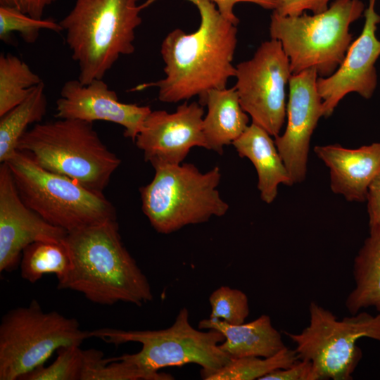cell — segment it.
Instances as JSON below:
<instances>
[{
	"label": "cell",
	"instance_id": "obj_1",
	"mask_svg": "<svg viewBox=\"0 0 380 380\" xmlns=\"http://www.w3.org/2000/svg\"><path fill=\"white\" fill-rule=\"evenodd\" d=\"M187 1L198 10V28L189 34L180 29L168 33L160 47L165 77L134 89L156 87L162 102L177 103L198 96L201 104L208 91L226 88L229 79L235 77L232 61L236 25L225 19L211 1Z\"/></svg>",
	"mask_w": 380,
	"mask_h": 380
},
{
	"label": "cell",
	"instance_id": "obj_2",
	"mask_svg": "<svg viewBox=\"0 0 380 380\" xmlns=\"http://www.w3.org/2000/svg\"><path fill=\"white\" fill-rule=\"evenodd\" d=\"M72 262L59 289L83 294L92 303L125 302L140 306L153 299L148 280L124 246L116 220L68 232Z\"/></svg>",
	"mask_w": 380,
	"mask_h": 380
},
{
	"label": "cell",
	"instance_id": "obj_3",
	"mask_svg": "<svg viewBox=\"0 0 380 380\" xmlns=\"http://www.w3.org/2000/svg\"><path fill=\"white\" fill-rule=\"evenodd\" d=\"M138 1L75 0L59 22L82 84L103 79L120 56L134 52L135 30L144 7Z\"/></svg>",
	"mask_w": 380,
	"mask_h": 380
},
{
	"label": "cell",
	"instance_id": "obj_4",
	"mask_svg": "<svg viewBox=\"0 0 380 380\" xmlns=\"http://www.w3.org/2000/svg\"><path fill=\"white\" fill-rule=\"evenodd\" d=\"M89 334L91 338L116 346L129 342L141 343L142 347L138 353L120 357L134 365L146 380H172V375L159 370L189 363L201 366V377L205 379L232 360L220 348L225 338L223 334L213 329L202 331L194 328L186 308L179 311L172 325L165 329L102 328L89 331Z\"/></svg>",
	"mask_w": 380,
	"mask_h": 380
},
{
	"label": "cell",
	"instance_id": "obj_5",
	"mask_svg": "<svg viewBox=\"0 0 380 380\" xmlns=\"http://www.w3.org/2000/svg\"><path fill=\"white\" fill-rule=\"evenodd\" d=\"M17 150L27 153L45 170L99 194L121 163L101 141L93 122L75 119L37 123L22 136Z\"/></svg>",
	"mask_w": 380,
	"mask_h": 380
},
{
	"label": "cell",
	"instance_id": "obj_6",
	"mask_svg": "<svg viewBox=\"0 0 380 380\" xmlns=\"http://www.w3.org/2000/svg\"><path fill=\"white\" fill-rule=\"evenodd\" d=\"M151 164L154 177L139 191L143 213L157 232L168 234L227 213L229 205L217 190L219 167L202 172L191 163Z\"/></svg>",
	"mask_w": 380,
	"mask_h": 380
},
{
	"label": "cell",
	"instance_id": "obj_7",
	"mask_svg": "<svg viewBox=\"0 0 380 380\" xmlns=\"http://www.w3.org/2000/svg\"><path fill=\"white\" fill-rule=\"evenodd\" d=\"M365 9L360 0H334L324 12L282 16L273 11L270 34L289 58L292 74L309 68L326 77L340 66L353 39L349 27Z\"/></svg>",
	"mask_w": 380,
	"mask_h": 380
},
{
	"label": "cell",
	"instance_id": "obj_8",
	"mask_svg": "<svg viewBox=\"0 0 380 380\" xmlns=\"http://www.w3.org/2000/svg\"><path fill=\"white\" fill-rule=\"evenodd\" d=\"M20 197L44 220L68 232L116 220V211L103 194L45 170L26 152L17 150L5 162Z\"/></svg>",
	"mask_w": 380,
	"mask_h": 380
},
{
	"label": "cell",
	"instance_id": "obj_9",
	"mask_svg": "<svg viewBox=\"0 0 380 380\" xmlns=\"http://www.w3.org/2000/svg\"><path fill=\"white\" fill-rule=\"evenodd\" d=\"M91 338L76 319L44 312L36 300L8 310L0 324V380H20L58 349Z\"/></svg>",
	"mask_w": 380,
	"mask_h": 380
},
{
	"label": "cell",
	"instance_id": "obj_10",
	"mask_svg": "<svg viewBox=\"0 0 380 380\" xmlns=\"http://www.w3.org/2000/svg\"><path fill=\"white\" fill-rule=\"evenodd\" d=\"M310 324L300 333L285 331L295 343L299 360L311 362L314 380H350L362 358L358 339L380 341V312H365L338 320L315 302L309 307Z\"/></svg>",
	"mask_w": 380,
	"mask_h": 380
},
{
	"label": "cell",
	"instance_id": "obj_11",
	"mask_svg": "<svg viewBox=\"0 0 380 380\" xmlns=\"http://www.w3.org/2000/svg\"><path fill=\"white\" fill-rule=\"evenodd\" d=\"M291 75L289 58L281 42H262L253 56L236 66V88L243 110L252 122L274 137L286 115V87Z\"/></svg>",
	"mask_w": 380,
	"mask_h": 380
},
{
	"label": "cell",
	"instance_id": "obj_12",
	"mask_svg": "<svg viewBox=\"0 0 380 380\" xmlns=\"http://www.w3.org/2000/svg\"><path fill=\"white\" fill-rule=\"evenodd\" d=\"M317 78L315 68L291 75L287 125L284 134L274 140L293 184L305 178L311 136L324 113L322 99L317 87Z\"/></svg>",
	"mask_w": 380,
	"mask_h": 380
},
{
	"label": "cell",
	"instance_id": "obj_13",
	"mask_svg": "<svg viewBox=\"0 0 380 380\" xmlns=\"http://www.w3.org/2000/svg\"><path fill=\"white\" fill-rule=\"evenodd\" d=\"M376 0H369L365 22L359 37L350 44L340 66L331 75L317 78V87L323 101V116H330L339 101L356 92L365 99L373 95L377 85L375 63L380 56V40L376 30L380 16L374 10Z\"/></svg>",
	"mask_w": 380,
	"mask_h": 380
},
{
	"label": "cell",
	"instance_id": "obj_14",
	"mask_svg": "<svg viewBox=\"0 0 380 380\" xmlns=\"http://www.w3.org/2000/svg\"><path fill=\"white\" fill-rule=\"evenodd\" d=\"M203 106L184 102L170 113L151 110L134 141L146 161L181 164L195 146L208 149L203 130Z\"/></svg>",
	"mask_w": 380,
	"mask_h": 380
},
{
	"label": "cell",
	"instance_id": "obj_15",
	"mask_svg": "<svg viewBox=\"0 0 380 380\" xmlns=\"http://www.w3.org/2000/svg\"><path fill=\"white\" fill-rule=\"evenodd\" d=\"M68 232L52 225L19 196L6 163L0 166V272L15 270L23 250L39 241H62Z\"/></svg>",
	"mask_w": 380,
	"mask_h": 380
},
{
	"label": "cell",
	"instance_id": "obj_16",
	"mask_svg": "<svg viewBox=\"0 0 380 380\" xmlns=\"http://www.w3.org/2000/svg\"><path fill=\"white\" fill-rule=\"evenodd\" d=\"M151 111L148 106L120 101L116 92L110 89L103 79L94 80L87 84H82L77 79L63 85L56 101L55 117L113 122L123 127L124 136L134 141Z\"/></svg>",
	"mask_w": 380,
	"mask_h": 380
},
{
	"label": "cell",
	"instance_id": "obj_17",
	"mask_svg": "<svg viewBox=\"0 0 380 380\" xmlns=\"http://www.w3.org/2000/svg\"><path fill=\"white\" fill-rule=\"evenodd\" d=\"M314 151L329 169L334 193L349 201L366 200L368 186L380 170V142L354 149L338 144L317 146Z\"/></svg>",
	"mask_w": 380,
	"mask_h": 380
},
{
	"label": "cell",
	"instance_id": "obj_18",
	"mask_svg": "<svg viewBox=\"0 0 380 380\" xmlns=\"http://www.w3.org/2000/svg\"><path fill=\"white\" fill-rule=\"evenodd\" d=\"M232 145L240 157L248 158L254 165L258 189L265 203L274 201L280 184H293L274 141L261 127L252 122Z\"/></svg>",
	"mask_w": 380,
	"mask_h": 380
},
{
	"label": "cell",
	"instance_id": "obj_19",
	"mask_svg": "<svg viewBox=\"0 0 380 380\" xmlns=\"http://www.w3.org/2000/svg\"><path fill=\"white\" fill-rule=\"evenodd\" d=\"M199 329H213L224 336L220 348L232 360L245 357H270L286 346L270 317L262 315L248 323L229 324L220 320L203 319Z\"/></svg>",
	"mask_w": 380,
	"mask_h": 380
},
{
	"label": "cell",
	"instance_id": "obj_20",
	"mask_svg": "<svg viewBox=\"0 0 380 380\" xmlns=\"http://www.w3.org/2000/svg\"><path fill=\"white\" fill-rule=\"evenodd\" d=\"M201 105L208 108L203 120L208 149L222 154L224 147L232 144L246 129L248 115L234 87L208 91Z\"/></svg>",
	"mask_w": 380,
	"mask_h": 380
},
{
	"label": "cell",
	"instance_id": "obj_21",
	"mask_svg": "<svg viewBox=\"0 0 380 380\" xmlns=\"http://www.w3.org/2000/svg\"><path fill=\"white\" fill-rule=\"evenodd\" d=\"M355 287L348 295L346 306L352 314L374 307L380 312V227L369 229V236L355 258Z\"/></svg>",
	"mask_w": 380,
	"mask_h": 380
},
{
	"label": "cell",
	"instance_id": "obj_22",
	"mask_svg": "<svg viewBox=\"0 0 380 380\" xmlns=\"http://www.w3.org/2000/svg\"><path fill=\"white\" fill-rule=\"evenodd\" d=\"M42 82L20 104L0 120V162H6L17 151V146L29 125L41 122L46 113L47 99Z\"/></svg>",
	"mask_w": 380,
	"mask_h": 380
},
{
	"label": "cell",
	"instance_id": "obj_23",
	"mask_svg": "<svg viewBox=\"0 0 380 380\" xmlns=\"http://www.w3.org/2000/svg\"><path fill=\"white\" fill-rule=\"evenodd\" d=\"M22 278L37 282L46 274H54L58 283L68 276L72 262L65 239L62 241H39L27 246L20 260Z\"/></svg>",
	"mask_w": 380,
	"mask_h": 380
},
{
	"label": "cell",
	"instance_id": "obj_24",
	"mask_svg": "<svg viewBox=\"0 0 380 380\" xmlns=\"http://www.w3.org/2000/svg\"><path fill=\"white\" fill-rule=\"evenodd\" d=\"M42 82L20 58L0 54V117L23 102Z\"/></svg>",
	"mask_w": 380,
	"mask_h": 380
},
{
	"label": "cell",
	"instance_id": "obj_25",
	"mask_svg": "<svg viewBox=\"0 0 380 380\" xmlns=\"http://www.w3.org/2000/svg\"><path fill=\"white\" fill-rule=\"evenodd\" d=\"M56 353V358L51 365L35 368L20 380H83L99 350H83L79 345H70L60 348Z\"/></svg>",
	"mask_w": 380,
	"mask_h": 380
},
{
	"label": "cell",
	"instance_id": "obj_26",
	"mask_svg": "<svg viewBox=\"0 0 380 380\" xmlns=\"http://www.w3.org/2000/svg\"><path fill=\"white\" fill-rule=\"evenodd\" d=\"M299 360L296 350L285 347L270 357H245L232 361L211 374L205 380H260L265 376L285 369Z\"/></svg>",
	"mask_w": 380,
	"mask_h": 380
},
{
	"label": "cell",
	"instance_id": "obj_27",
	"mask_svg": "<svg viewBox=\"0 0 380 380\" xmlns=\"http://www.w3.org/2000/svg\"><path fill=\"white\" fill-rule=\"evenodd\" d=\"M42 30L63 31L59 23L52 18L36 19L17 8L0 5V39L11 42L13 32H18L27 44L34 43Z\"/></svg>",
	"mask_w": 380,
	"mask_h": 380
},
{
	"label": "cell",
	"instance_id": "obj_28",
	"mask_svg": "<svg viewBox=\"0 0 380 380\" xmlns=\"http://www.w3.org/2000/svg\"><path fill=\"white\" fill-rule=\"evenodd\" d=\"M209 319L229 324H240L249 315L248 297L243 291L227 286L215 289L209 297Z\"/></svg>",
	"mask_w": 380,
	"mask_h": 380
},
{
	"label": "cell",
	"instance_id": "obj_29",
	"mask_svg": "<svg viewBox=\"0 0 380 380\" xmlns=\"http://www.w3.org/2000/svg\"><path fill=\"white\" fill-rule=\"evenodd\" d=\"M331 0H277V7L274 10L282 16L300 15L305 11L313 14L325 11L329 8Z\"/></svg>",
	"mask_w": 380,
	"mask_h": 380
},
{
	"label": "cell",
	"instance_id": "obj_30",
	"mask_svg": "<svg viewBox=\"0 0 380 380\" xmlns=\"http://www.w3.org/2000/svg\"><path fill=\"white\" fill-rule=\"evenodd\" d=\"M260 380H314L312 363L298 360L290 367L277 369Z\"/></svg>",
	"mask_w": 380,
	"mask_h": 380
},
{
	"label": "cell",
	"instance_id": "obj_31",
	"mask_svg": "<svg viewBox=\"0 0 380 380\" xmlns=\"http://www.w3.org/2000/svg\"><path fill=\"white\" fill-rule=\"evenodd\" d=\"M366 200L369 229L380 227V170L369 183Z\"/></svg>",
	"mask_w": 380,
	"mask_h": 380
},
{
	"label": "cell",
	"instance_id": "obj_32",
	"mask_svg": "<svg viewBox=\"0 0 380 380\" xmlns=\"http://www.w3.org/2000/svg\"><path fill=\"white\" fill-rule=\"evenodd\" d=\"M56 0H0V5L18 9L30 16L42 19L46 8Z\"/></svg>",
	"mask_w": 380,
	"mask_h": 380
},
{
	"label": "cell",
	"instance_id": "obj_33",
	"mask_svg": "<svg viewBox=\"0 0 380 380\" xmlns=\"http://www.w3.org/2000/svg\"><path fill=\"white\" fill-rule=\"evenodd\" d=\"M213 2L221 13L227 20L237 25L239 19L234 13V6L239 2L255 4L266 9L274 10L277 7V0H210Z\"/></svg>",
	"mask_w": 380,
	"mask_h": 380
}]
</instances>
